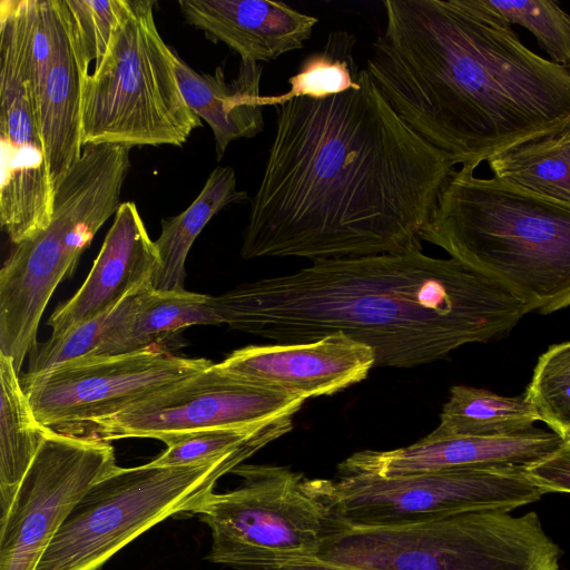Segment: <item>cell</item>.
<instances>
[{"label": "cell", "instance_id": "12", "mask_svg": "<svg viewBox=\"0 0 570 570\" xmlns=\"http://www.w3.org/2000/svg\"><path fill=\"white\" fill-rule=\"evenodd\" d=\"M212 364L206 358L179 357L148 347L70 361L39 374H24L20 380L37 420L65 433L119 414Z\"/></svg>", "mask_w": 570, "mask_h": 570}, {"label": "cell", "instance_id": "32", "mask_svg": "<svg viewBox=\"0 0 570 570\" xmlns=\"http://www.w3.org/2000/svg\"><path fill=\"white\" fill-rule=\"evenodd\" d=\"M527 471L546 492L570 493V436L546 459L527 466Z\"/></svg>", "mask_w": 570, "mask_h": 570}, {"label": "cell", "instance_id": "20", "mask_svg": "<svg viewBox=\"0 0 570 570\" xmlns=\"http://www.w3.org/2000/svg\"><path fill=\"white\" fill-rule=\"evenodd\" d=\"M171 56L186 104L214 134L218 161L232 141L263 130L262 65L240 60L237 76L227 81L222 67L214 73L197 72L173 48Z\"/></svg>", "mask_w": 570, "mask_h": 570}, {"label": "cell", "instance_id": "10", "mask_svg": "<svg viewBox=\"0 0 570 570\" xmlns=\"http://www.w3.org/2000/svg\"><path fill=\"white\" fill-rule=\"evenodd\" d=\"M335 504L350 527H387L469 511H511L546 490L521 465L448 469L394 478L338 474Z\"/></svg>", "mask_w": 570, "mask_h": 570}, {"label": "cell", "instance_id": "29", "mask_svg": "<svg viewBox=\"0 0 570 570\" xmlns=\"http://www.w3.org/2000/svg\"><path fill=\"white\" fill-rule=\"evenodd\" d=\"M475 3L511 24L529 30L551 61L570 66V16L550 0H475Z\"/></svg>", "mask_w": 570, "mask_h": 570}, {"label": "cell", "instance_id": "23", "mask_svg": "<svg viewBox=\"0 0 570 570\" xmlns=\"http://www.w3.org/2000/svg\"><path fill=\"white\" fill-rule=\"evenodd\" d=\"M540 421L527 396H505L492 391L454 385L440 414V423L430 435L495 436L527 431Z\"/></svg>", "mask_w": 570, "mask_h": 570}, {"label": "cell", "instance_id": "5", "mask_svg": "<svg viewBox=\"0 0 570 570\" xmlns=\"http://www.w3.org/2000/svg\"><path fill=\"white\" fill-rule=\"evenodd\" d=\"M130 148L85 146L57 183L49 225L14 245L0 271V354L19 372L36 346L45 308L73 272L95 234L115 215L128 174Z\"/></svg>", "mask_w": 570, "mask_h": 570}, {"label": "cell", "instance_id": "33", "mask_svg": "<svg viewBox=\"0 0 570 570\" xmlns=\"http://www.w3.org/2000/svg\"><path fill=\"white\" fill-rule=\"evenodd\" d=\"M274 570H354L345 567H338L334 564H330L320 560H314L311 562L297 563L287 566L279 569Z\"/></svg>", "mask_w": 570, "mask_h": 570}, {"label": "cell", "instance_id": "7", "mask_svg": "<svg viewBox=\"0 0 570 570\" xmlns=\"http://www.w3.org/2000/svg\"><path fill=\"white\" fill-rule=\"evenodd\" d=\"M154 0H128L101 62L83 82L82 146H181L202 126L186 104Z\"/></svg>", "mask_w": 570, "mask_h": 570}, {"label": "cell", "instance_id": "16", "mask_svg": "<svg viewBox=\"0 0 570 570\" xmlns=\"http://www.w3.org/2000/svg\"><path fill=\"white\" fill-rule=\"evenodd\" d=\"M217 364L246 382L306 400L363 381L375 366V354L367 345L334 333L312 342L246 346Z\"/></svg>", "mask_w": 570, "mask_h": 570}, {"label": "cell", "instance_id": "3", "mask_svg": "<svg viewBox=\"0 0 570 570\" xmlns=\"http://www.w3.org/2000/svg\"><path fill=\"white\" fill-rule=\"evenodd\" d=\"M366 70L420 136L475 169L570 122V71L475 0H385Z\"/></svg>", "mask_w": 570, "mask_h": 570}, {"label": "cell", "instance_id": "1", "mask_svg": "<svg viewBox=\"0 0 570 570\" xmlns=\"http://www.w3.org/2000/svg\"><path fill=\"white\" fill-rule=\"evenodd\" d=\"M275 108L243 258L315 262L422 249L456 163L397 115L365 68L357 88Z\"/></svg>", "mask_w": 570, "mask_h": 570}, {"label": "cell", "instance_id": "2", "mask_svg": "<svg viewBox=\"0 0 570 570\" xmlns=\"http://www.w3.org/2000/svg\"><path fill=\"white\" fill-rule=\"evenodd\" d=\"M220 322L277 343L342 333L413 367L508 334L530 312L497 279L422 249L315 261L212 296Z\"/></svg>", "mask_w": 570, "mask_h": 570}, {"label": "cell", "instance_id": "9", "mask_svg": "<svg viewBox=\"0 0 570 570\" xmlns=\"http://www.w3.org/2000/svg\"><path fill=\"white\" fill-rule=\"evenodd\" d=\"M279 436L262 435L212 462L117 466L76 504L35 570H99L157 523L178 513H193L220 476Z\"/></svg>", "mask_w": 570, "mask_h": 570}, {"label": "cell", "instance_id": "13", "mask_svg": "<svg viewBox=\"0 0 570 570\" xmlns=\"http://www.w3.org/2000/svg\"><path fill=\"white\" fill-rule=\"evenodd\" d=\"M117 466L110 442L51 429L0 515V570H35L76 504Z\"/></svg>", "mask_w": 570, "mask_h": 570}, {"label": "cell", "instance_id": "8", "mask_svg": "<svg viewBox=\"0 0 570 570\" xmlns=\"http://www.w3.org/2000/svg\"><path fill=\"white\" fill-rule=\"evenodd\" d=\"M534 511H469L387 527H347L320 561L354 570H559Z\"/></svg>", "mask_w": 570, "mask_h": 570}, {"label": "cell", "instance_id": "4", "mask_svg": "<svg viewBox=\"0 0 570 570\" xmlns=\"http://www.w3.org/2000/svg\"><path fill=\"white\" fill-rule=\"evenodd\" d=\"M475 169L445 183L422 240L497 279L530 309L570 306V204Z\"/></svg>", "mask_w": 570, "mask_h": 570}, {"label": "cell", "instance_id": "22", "mask_svg": "<svg viewBox=\"0 0 570 570\" xmlns=\"http://www.w3.org/2000/svg\"><path fill=\"white\" fill-rule=\"evenodd\" d=\"M13 362L0 354V515L51 429L36 417Z\"/></svg>", "mask_w": 570, "mask_h": 570}, {"label": "cell", "instance_id": "24", "mask_svg": "<svg viewBox=\"0 0 570 570\" xmlns=\"http://www.w3.org/2000/svg\"><path fill=\"white\" fill-rule=\"evenodd\" d=\"M487 163L494 177L570 204V122Z\"/></svg>", "mask_w": 570, "mask_h": 570}, {"label": "cell", "instance_id": "15", "mask_svg": "<svg viewBox=\"0 0 570 570\" xmlns=\"http://www.w3.org/2000/svg\"><path fill=\"white\" fill-rule=\"evenodd\" d=\"M24 65L55 185L80 157L81 97L89 65L66 0H23Z\"/></svg>", "mask_w": 570, "mask_h": 570}, {"label": "cell", "instance_id": "30", "mask_svg": "<svg viewBox=\"0 0 570 570\" xmlns=\"http://www.w3.org/2000/svg\"><path fill=\"white\" fill-rule=\"evenodd\" d=\"M524 395L540 421L562 439L570 436V341L541 354Z\"/></svg>", "mask_w": 570, "mask_h": 570}, {"label": "cell", "instance_id": "11", "mask_svg": "<svg viewBox=\"0 0 570 570\" xmlns=\"http://www.w3.org/2000/svg\"><path fill=\"white\" fill-rule=\"evenodd\" d=\"M0 224L13 245L43 230L55 185L24 65L22 0L0 1Z\"/></svg>", "mask_w": 570, "mask_h": 570}, {"label": "cell", "instance_id": "34", "mask_svg": "<svg viewBox=\"0 0 570 570\" xmlns=\"http://www.w3.org/2000/svg\"><path fill=\"white\" fill-rule=\"evenodd\" d=\"M566 69H568V70L570 71V66H569V67H567Z\"/></svg>", "mask_w": 570, "mask_h": 570}, {"label": "cell", "instance_id": "21", "mask_svg": "<svg viewBox=\"0 0 570 570\" xmlns=\"http://www.w3.org/2000/svg\"><path fill=\"white\" fill-rule=\"evenodd\" d=\"M247 198L246 191L237 189L235 170L229 166L216 167L187 209L161 220V232L155 240L159 266L150 288L159 293L186 291L185 263L197 236L218 212Z\"/></svg>", "mask_w": 570, "mask_h": 570}, {"label": "cell", "instance_id": "28", "mask_svg": "<svg viewBox=\"0 0 570 570\" xmlns=\"http://www.w3.org/2000/svg\"><path fill=\"white\" fill-rule=\"evenodd\" d=\"M294 415H284L259 424L207 429L166 438V451L150 463L180 466L216 461L256 438L268 433L284 435L292 430Z\"/></svg>", "mask_w": 570, "mask_h": 570}, {"label": "cell", "instance_id": "6", "mask_svg": "<svg viewBox=\"0 0 570 570\" xmlns=\"http://www.w3.org/2000/svg\"><path fill=\"white\" fill-rule=\"evenodd\" d=\"M239 485L207 494L191 514L210 529L207 559L238 570H274L317 560L348 525L332 480L309 479L288 466L239 464Z\"/></svg>", "mask_w": 570, "mask_h": 570}, {"label": "cell", "instance_id": "27", "mask_svg": "<svg viewBox=\"0 0 570 570\" xmlns=\"http://www.w3.org/2000/svg\"><path fill=\"white\" fill-rule=\"evenodd\" d=\"M220 324L212 296L188 292L159 293L150 287L137 294L128 337V353L154 347L163 335L193 325Z\"/></svg>", "mask_w": 570, "mask_h": 570}, {"label": "cell", "instance_id": "25", "mask_svg": "<svg viewBox=\"0 0 570 570\" xmlns=\"http://www.w3.org/2000/svg\"><path fill=\"white\" fill-rule=\"evenodd\" d=\"M139 292L130 294L109 312L36 345L27 374H39L79 358L128 353L129 330Z\"/></svg>", "mask_w": 570, "mask_h": 570}, {"label": "cell", "instance_id": "17", "mask_svg": "<svg viewBox=\"0 0 570 570\" xmlns=\"http://www.w3.org/2000/svg\"><path fill=\"white\" fill-rule=\"evenodd\" d=\"M563 439L539 428L495 436H445L428 434L415 443L393 450H363L338 464V474L394 478L448 469L521 465L530 466L550 455Z\"/></svg>", "mask_w": 570, "mask_h": 570}, {"label": "cell", "instance_id": "31", "mask_svg": "<svg viewBox=\"0 0 570 570\" xmlns=\"http://www.w3.org/2000/svg\"><path fill=\"white\" fill-rule=\"evenodd\" d=\"M128 0H66L79 49L90 65H99Z\"/></svg>", "mask_w": 570, "mask_h": 570}, {"label": "cell", "instance_id": "18", "mask_svg": "<svg viewBox=\"0 0 570 570\" xmlns=\"http://www.w3.org/2000/svg\"><path fill=\"white\" fill-rule=\"evenodd\" d=\"M159 256L134 202L121 203L91 271L77 293L49 317L51 337L96 318L150 287Z\"/></svg>", "mask_w": 570, "mask_h": 570}, {"label": "cell", "instance_id": "19", "mask_svg": "<svg viewBox=\"0 0 570 570\" xmlns=\"http://www.w3.org/2000/svg\"><path fill=\"white\" fill-rule=\"evenodd\" d=\"M186 21L225 43L240 60L269 62L301 49L318 19L282 1L179 0Z\"/></svg>", "mask_w": 570, "mask_h": 570}, {"label": "cell", "instance_id": "26", "mask_svg": "<svg viewBox=\"0 0 570 570\" xmlns=\"http://www.w3.org/2000/svg\"><path fill=\"white\" fill-rule=\"evenodd\" d=\"M355 43V36L347 31L330 32L325 46L306 56L297 72L288 78V90L261 96L259 104L275 107L298 97L320 99L357 88L361 69L353 53Z\"/></svg>", "mask_w": 570, "mask_h": 570}, {"label": "cell", "instance_id": "14", "mask_svg": "<svg viewBox=\"0 0 570 570\" xmlns=\"http://www.w3.org/2000/svg\"><path fill=\"white\" fill-rule=\"evenodd\" d=\"M305 400L246 382L212 364L124 412L63 434L116 441L166 438L207 429L247 426L294 415Z\"/></svg>", "mask_w": 570, "mask_h": 570}]
</instances>
